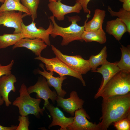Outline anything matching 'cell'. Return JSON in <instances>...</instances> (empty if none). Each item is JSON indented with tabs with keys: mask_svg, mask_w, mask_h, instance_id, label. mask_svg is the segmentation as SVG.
<instances>
[{
	"mask_svg": "<svg viewBox=\"0 0 130 130\" xmlns=\"http://www.w3.org/2000/svg\"><path fill=\"white\" fill-rule=\"evenodd\" d=\"M17 126L13 125L11 127H6L0 125V130H16Z\"/></svg>",
	"mask_w": 130,
	"mask_h": 130,
	"instance_id": "32",
	"label": "cell"
},
{
	"mask_svg": "<svg viewBox=\"0 0 130 130\" xmlns=\"http://www.w3.org/2000/svg\"><path fill=\"white\" fill-rule=\"evenodd\" d=\"M36 23L34 21L28 25H26L22 22L21 25V33L24 38L30 39L39 38L41 39L47 45H51L49 39V35L52 31L53 25L51 21H50L48 27L45 29L40 27L37 28Z\"/></svg>",
	"mask_w": 130,
	"mask_h": 130,
	"instance_id": "8",
	"label": "cell"
},
{
	"mask_svg": "<svg viewBox=\"0 0 130 130\" xmlns=\"http://www.w3.org/2000/svg\"><path fill=\"white\" fill-rule=\"evenodd\" d=\"M39 66L43 69L41 71L39 70L37 71V73L44 77L46 79L47 83L49 87H53L55 89L58 96L64 98L67 93L66 92L62 89V84L63 81L66 79L65 76L55 77L53 76L54 72H47L45 69L43 65L41 63Z\"/></svg>",
	"mask_w": 130,
	"mask_h": 130,
	"instance_id": "15",
	"label": "cell"
},
{
	"mask_svg": "<svg viewBox=\"0 0 130 130\" xmlns=\"http://www.w3.org/2000/svg\"><path fill=\"white\" fill-rule=\"evenodd\" d=\"M14 63V60L12 59L10 63L6 65L3 66L0 64V78L3 75L12 74L11 70Z\"/></svg>",
	"mask_w": 130,
	"mask_h": 130,
	"instance_id": "29",
	"label": "cell"
},
{
	"mask_svg": "<svg viewBox=\"0 0 130 130\" xmlns=\"http://www.w3.org/2000/svg\"><path fill=\"white\" fill-rule=\"evenodd\" d=\"M51 46L56 57L72 70L82 75L85 74L91 70L88 60L84 59L80 55L70 56L64 54L53 45Z\"/></svg>",
	"mask_w": 130,
	"mask_h": 130,
	"instance_id": "6",
	"label": "cell"
},
{
	"mask_svg": "<svg viewBox=\"0 0 130 130\" xmlns=\"http://www.w3.org/2000/svg\"><path fill=\"white\" fill-rule=\"evenodd\" d=\"M130 92V73L120 71L105 84L99 97L105 98L113 96L125 95Z\"/></svg>",
	"mask_w": 130,
	"mask_h": 130,
	"instance_id": "4",
	"label": "cell"
},
{
	"mask_svg": "<svg viewBox=\"0 0 130 130\" xmlns=\"http://www.w3.org/2000/svg\"><path fill=\"white\" fill-rule=\"evenodd\" d=\"M47 45L41 39L39 38L30 39L24 38L21 39L12 47L15 48L24 47L31 50L38 57L41 56V52L46 48Z\"/></svg>",
	"mask_w": 130,
	"mask_h": 130,
	"instance_id": "17",
	"label": "cell"
},
{
	"mask_svg": "<svg viewBox=\"0 0 130 130\" xmlns=\"http://www.w3.org/2000/svg\"><path fill=\"white\" fill-rule=\"evenodd\" d=\"M123 2L122 8L130 12V0H119Z\"/></svg>",
	"mask_w": 130,
	"mask_h": 130,
	"instance_id": "31",
	"label": "cell"
},
{
	"mask_svg": "<svg viewBox=\"0 0 130 130\" xmlns=\"http://www.w3.org/2000/svg\"><path fill=\"white\" fill-rule=\"evenodd\" d=\"M105 29L108 34L113 36L119 41L121 39L124 34L127 32L126 25L118 18L108 21Z\"/></svg>",
	"mask_w": 130,
	"mask_h": 130,
	"instance_id": "18",
	"label": "cell"
},
{
	"mask_svg": "<svg viewBox=\"0 0 130 130\" xmlns=\"http://www.w3.org/2000/svg\"><path fill=\"white\" fill-rule=\"evenodd\" d=\"M100 130H107L114 122L130 116V92L103 98Z\"/></svg>",
	"mask_w": 130,
	"mask_h": 130,
	"instance_id": "1",
	"label": "cell"
},
{
	"mask_svg": "<svg viewBox=\"0 0 130 130\" xmlns=\"http://www.w3.org/2000/svg\"><path fill=\"white\" fill-rule=\"evenodd\" d=\"M28 93L30 94L32 93L37 94V98H41L44 101L45 108L50 103L49 99H50L54 104L58 95L55 91H52L49 88L46 78L43 76H40L36 84L27 88Z\"/></svg>",
	"mask_w": 130,
	"mask_h": 130,
	"instance_id": "7",
	"label": "cell"
},
{
	"mask_svg": "<svg viewBox=\"0 0 130 130\" xmlns=\"http://www.w3.org/2000/svg\"><path fill=\"white\" fill-rule=\"evenodd\" d=\"M69 21L72 23L71 25L67 27H63L59 26L56 23L54 17L52 15L49 19L53 23V27L50 34L51 36L55 38L58 36L62 38L61 45L66 46L70 43L75 40L83 41L81 38L82 35L84 31V25L80 26L77 22L81 20L80 17L78 15L67 17Z\"/></svg>",
	"mask_w": 130,
	"mask_h": 130,
	"instance_id": "2",
	"label": "cell"
},
{
	"mask_svg": "<svg viewBox=\"0 0 130 130\" xmlns=\"http://www.w3.org/2000/svg\"><path fill=\"white\" fill-rule=\"evenodd\" d=\"M108 11L112 17H117L126 25L127 32L130 33V12L125 10L123 8H120L118 12L113 11L111 8L108 6Z\"/></svg>",
	"mask_w": 130,
	"mask_h": 130,
	"instance_id": "25",
	"label": "cell"
},
{
	"mask_svg": "<svg viewBox=\"0 0 130 130\" xmlns=\"http://www.w3.org/2000/svg\"><path fill=\"white\" fill-rule=\"evenodd\" d=\"M58 0H49V2H51L52 1H56Z\"/></svg>",
	"mask_w": 130,
	"mask_h": 130,
	"instance_id": "34",
	"label": "cell"
},
{
	"mask_svg": "<svg viewBox=\"0 0 130 130\" xmlns=\"http://www.w3.org/2000/svg\"><path fill=\"white\" fill-rule=\"evenodd\" d=\"M4 101L2 97L0 96V106L2 105L4 103Z\"/></svg>",
	"mask_w": 130,
	"mask_h": 130,
	"instance_id": "33",
	"label": "cell"
},
{
	"mask_svg": "<svg viewBox=\"0 0 130 130\" xmlns=\"http://www.w3.org/2000/svg\"><path fill=\"white\" fill-rule=\"evenodd\" d=\"M29 15L26 13L23 14L21 12L14 11L0 12V25L14 28L13 33H21L23 18Z\"/></svg>",
	"mask_w": 130,
	"mask_h": 130,
	"instance_id": "10",
	"label": "cell"
},
{
	"mask_svg": "<svg viewBox=\"0 0 130 130\" xmlns=\"http://www.w3.org/2000/svg\"><path fill=\"white\" fill-rule=\"evenodd\" d=\"M117 62L111 63L107 61L101 67L97 68L95 72L101 73L103 78L100 86L94 96L95 99L99 97L102 90L107 83L114 75L120 71L117 66Z\"/></svg>",
	"mask_w": 130,
	"mask_h": 130,
	"instance_id": "14",
	"label": "cell"
},
{
	"mask_svg": "<svg viewBox=\"0 0 130 130\" xmlns=\"http://www.w3.org/2000/svg\"><path fill=\"white\" fill-rule=\"evenodd\" d=\"M45 107L48 111L52 117V121L48 126L49 128L54 126L58 125L60 127V130H67V127L73 122L74 117H66L57 107H55L50 103Z\"/></svg>",
	"mask_w": 130,
	"mask_h": 130,
	"instance_id": "13",
	"label": "cell"
},
{
	"mask_svg": "<svg viewBox=\"0 0 130 130\" xmlns=\"http://www.w3.org/2000/svg\"><path fill=\"white\" fill-rule=\"evenodd\" d=\"M23 37L21 33H4L0 35V48H5L14 45Z\"/></svg>",
	"mask_w": 130,
	"mask_h": 130,
	"instance_id": "24",
	"label": "cell"
},
{
	"mask_svg": "<svg viewBox=\"0 0 130 130\" xmlns=\"http://www.w3.org/2000/svg\"><path fill=\"white\" fill-rule=\"evenodd\" d=\"M56 101L57 106L61 107L64 111L72 116H74L76 111L83 108L84 102L74 91L70 93L69 98H64L58 96Z\"/></svg>",
	"mask_w": 130,
	"mask_h": 130,
	"instance_id": "12",
	"label": "cell"
},
{
	"mask_svg": "<svg viewBox=\"0 0 130 130\" xmlns=\"http://www.w3.org/2000/svg\"><path fill=\"white\" fill-rule=\"evenodd\" d=\"M72 123L67 128L69 130H100L98 123L90 122V117L83 108L76 111Z\"/></svg>",
	"mask_w": 130,
	"mask_h": 130,
	"instance_id": "9",
	"label": "cell"
},
{
	"mask_svg": "<svg viewBox=\"0 0 130 130\" xmlns=\"http://www.w3.org/2000/svg\"><path fill=\"white\" fill-rule=\"evenodd\" d=\"M107 47L105 46L98 54L92 55L90 57L88 60L91 70L92 72H95L99 66L104 64L107 61Z\"/></svg>",
	"mask_w": 130,
	"mask_h": 130,
	"instance_id": "23",
	"label": "cell"
},
{
	"mask_svg": "<svg viewBox=\"0 0 130 130\" xmlns=\"http://www.w3.org/2000/svg\"><path fill=\"white\" fill-rule=\"evenodd\" d=\"M76 3L80 4L81 6L82 9L85 13H88L87 17H90L91 11L87 8V5L91 0H75Z\"/></svg>",
	"mask_w": 130,
	"mask_h": 130,
	"instance_id": "30",
	"label": "cell"
},
{
	"mask_svg": "<svg viewBox=\"0 0 130 130\" xmlns=\"http://www.w3.org/2000/svg\"><path fill=\"white\" fill-rule=\"evenodd\" d=\"M22 4L28 10L32 21L37 17V11L40 0H21Z\"/></svg>",
	"mask_w": 130,
	"mask_h": 130,
	"instance_id": "26",
	"label": "cell"
},
{
	"mask_svg": "<svg viewBox=\"0 0 130 130\" xmlns=\"http://www.w3.org/2000/svg\"><path fill=\"white\" fill-rule=\"evenodd\" d=\"M19 124L16 130H28L30 122L28 116H19Z\"/></svg>",
	"mask_w": 130,
	"mask_h": 130,
	"instance_id": "28",
	"label": "cell"
},
{
	"mask_svg": "<svg viewBox=\"0 0 130 130\" xmlns=\"http://www.w3.org/2000/svg\"><path fill=\"white\" fill-rule=\"evenodd\" d=\"M81 38L86 42L95 41L101 44H104L107 40L106 33L102 27L95 30H84L82 35Z\"/></svg>",
	"mask_w": 130,
	"mask_h": 130,
	"instance_id": "20",
	"label": "cell"
},
{
	"mask_svg": "<svg viewBox=\"0 0 130 130\" xmlns=\"http://www.w3.org/2000/svg\"><path fill=\"white\" fill-rule=\"evenodd\" d=\"M48 6L52 15L59 21L64 20L65 16L67 14L79 13L82 9L81 6L79 3H76L73 6H70L62 3L61 0L50 2Z\"/></svg>",
	"mask_w": 130,
	"mask_h": 130,
	"instance_id": "11",
	"label": "cell"
},
{
	"mask_svg": "<svg viewBox=\"0 0 130 130\" xmlns=\"http://www.w3.org/2000/svg\"><path fill=\"white\" fill-rule=\"evenodd\" d=\"M17 81L15 76L12 74L4 75L0 78V96L5 102L7 107L12 104L9 99V95L11 91L14 92L15 91L16 89L14 84Z\"/></svg>",
	"mask_w": 130,
	"mask_h": 130,
	"instance_id": "16",
	"label": "cell"
},
{
	"mask_svg": "<svg viewBox=\"0 0 130 130\" xmlns=\"http://www.w3.org/2000/svg\"><path fill=\"white\" fill-rule=\"evenodd\" d=\"M19 91L20 96L14 101L12 104L18 108L20 115L26 116L31 114L39 118L40 115H43L45 109L41 108L39 105L41 98L31 97L26 86L24 84L21 85Z\"/></svg>",
	"mask_w": 130,
	"mask_h": 130,
	"instance_id": "3",
	"label": "cell"
},
{
	"mask_svg": "<svg viewBox=\"0 0 130 130\" xmlns=\"http://www.w3.org/2000/svg\"><path fill=\"white\" fill-rule=\"evenodd\" d=\"M5 1V0H0V2H1L2 3H3L4 1Z\"/></svg>",
	"mask_w": 130,
	"mask_h": 130,
	"instance_id": "35",
	"label": "cell"
},
{
	"mask_svg": "<svg viewBox=\"0 0 130 130\" xmlns=\"http://www.w3.org/2000/svg\"><path fill=\"white\" fill-rule=\"evenodd\" d=\"M34 59L44 63L47 71L55 72L60 76H69L75 77L81 81L83 86H86L85 82L82 74L70 68L57 57L49 59L40 56Z\"/></svg>",
	"mask_w": 130,
	"mask_h": 130,
	"instance_id": "5",
	"label": "cell"
},
{
	"mask_svg": "<svg viewBox=\"0 0 130 130\" xmlns=\"http://www.w3.org/2000/svg\"><path fill=\"white\" fill-rule=\"evenodd\" d=\"M106 15L105 10L97 8L94 11V14L92 19L88 22V19L84 22V29L86 31L95 30L98 29L102 27Z\"/></svg>",
	"mask_w": 130,
	"mask_h": 130,
	"instance_id": "19",
	"label": "cell"
},
{
	"mask_svg": "<svg viewBox=\"0 0 130 130\" xmlns=\"http://www.w3.org/2000/svg\"><path fill=\"white\" fill-rule=\"evenodd\" d=\"M120 49L121 56L118 61L117 66L120 71L127 73H130V46L126 47L121 45Z\"/></svg>",
	"mask_w": 130,
	"mask_h": 130,
	"instance_id": "21",
	"label": "cell"
},
{
	"mask_svg": "<svg viewBox=\"0 0 130 130\" xmlns=\"http://www.w3.org/2000/svg\"><path fill=\"white\" fill-rule=\"evenodd\" d=\"M113 123L114 127L117 130H130V116Z\"/></svg>",
	"mask_w": 130,
	"mask_h": 130,
	"instance_id": "27",
	"label": "cell"
},
{
	"mask_svg": "<svg viewBox=\"0 0 130 130\" xmlns=\"http://www.w3.org/2000/svg\"><path fill=\"white\" fill-rule=\"evenodd\" d=\"M20 0H5L0 7V12L5 11H18L31 15L28 9L20 2Z\"/></svg>",
	"mask_w": 130,
	"mask_h": 130,
	"instance_id": "22",
	"label": "cell"
}]
</instances>
